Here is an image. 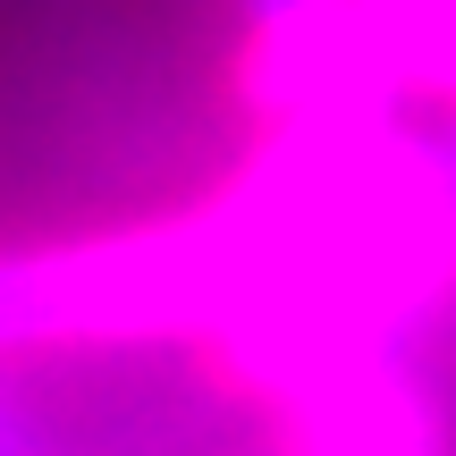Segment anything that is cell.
I'll return each instance as SVG.
<instances>
[{
    "instance_id": "1",
    "label": "cell",
    "mask_w": 456,
    "mask_h": 456,
    "mask_svg": "<svg viewBox=\"0 0 456 456\" xmlns=\"http://www.w3.org/2000/svg\"><path fill=\"white\" fill-rule=\"evenodd\" d=\"M220 9H228V17H254V9H271V0H220Z\"/></svg>"
}]
</instances>
